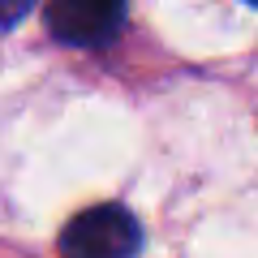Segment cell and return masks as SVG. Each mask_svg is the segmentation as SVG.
Listing matches in <instances>:
<instances>
[{
  "instance_id": "6da1fadb",
  "label": "cell",
  "mask_w": 258,
  "mask_h": 258,
  "mask_svg": "<svg viewBox=\"0 0 258 258\" xmlns=\"http://www.w3.org/2000/svg\"><path fill=\"white\" fill-rule=\"evenodd\" d=\"M142 245V228L125 207H91L74 215L60 237L64 258H134Z\"/></svg>"
},
{
  "instance_id": "7a4b0ae2",
  "label": "cell",
  "mask_w": 258,
  "mask_h": 258,
  "mask_svg": "<svg viewBox=\"0 0 258 258\" xmlns=\"http://www.w3.org/2000/svg\"><path fill=\"white\" fill-rule=\"evenodd\" d=\"M43 22L60 43L103 47L125 26V5H112V0H56V5H47Z\"/></svg>"
},
{
  "instance_id": "3957f363",
  "label": "cell",
  "mask_w": 258,
  "mask_h": 258,
  "mask_svg": "<svg viewBox=\"0 0 258 258\" xmlns=\"http://www.w3.org/2000/svg\"><path fill=\"white\" fill-rule=\"evenodd\" d=\"M26 13V5H0V22H18Z\"/></svg>"
}]
</instances>
